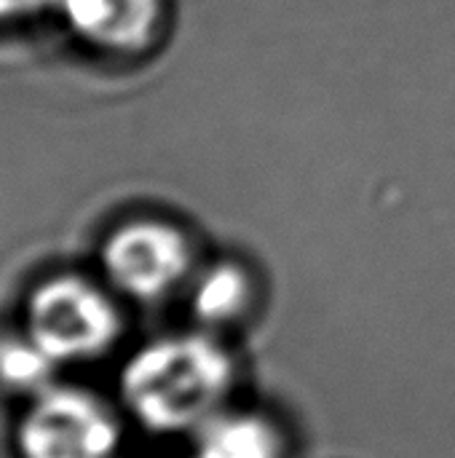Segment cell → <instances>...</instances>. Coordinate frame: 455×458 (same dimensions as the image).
Listing matches in <instances>:
<instances>
[{"mask_svg": "<svg viewBox=\"0 0 455 458\" xmlns=\"http://www.w3.org/2000/svg\"><path fill=\"white\" fill-rule=\"evenodd\" d=\"M48 5H56V0H0V21L35 16Z\"/></svg>", "mask_w": 455, "mask_h": 458, "instance_id": "obj_9", "label": "cell"}, {"mask_svg": "<svg viewBox=\"0 0 455 458\" xmlns=\"http://www.w3.org/2000/svg\"><path fill=\"white\" fill-rule=\"evenodd\" d=\"M110 282L139 301L172 293L190 271L188 239L161 220H134L115 228L102 247Z\"/></svg>", "mask_w": 455, "mask_h": 458, "instance_id": "obj_4", "label": "cell"}, {"mask_svg": "<svg viewBox=\"0 0 455 458\" xmlns=\"http://www.w3.org/2000/svg\"><path fill=\"white\" fill-rule=\"evenodd\" d=\"M16 443L21 458H110L118 427L91 394L46 389L24 411Z\"/></svg>", "mask_w": 455, "mask_h": 458, "instance_id": "obj_3", "label": "cell"}, {"mask_svg": "<svg viewBox=\"0 0 455 458\" xmlns=\"http://www.w3.org/2000/svg\"><path fill=\"white\" fill-rule=\"evenodd\" d=\"M196 458H279V440L257 416H212L198 427Z\"/></svg>", "mask_w": 455, "mask_h": 458, "instance_id": "obj_6", "label": "cell"}, {"mask_svg": "<svg viewBox=\"0 0 455 458\" xmlns=\"http://www.w3.org/2000/svg\"><path fill=\"white\" fill-rule=\"evenodd\" d=\"M249 301V279L233 263L209 266L193 287V311L206 325H223L241 314Z\"/></svg>", "mask_w": 455, "mask_h": 458, "instance_id": "obj_7", "label": "cell"}, {"mask_svg": "<svg viewBox=\"0 0 455 458\" xmlns=\"http://www.w3.org/2000/svg\"><path fill=\"white\" fill-rule=\"evenodd\" d=\"M118 333V314L99 287L80 276L43 282L27 303V335L56 362L102 354Z\"/></svg>", "mask_w": 455, "mask_h": 458, "instance_id": "obj_2", "label": "cell"}, {"mask_svg": "<svg viewBox=\"0 0 455 458\" xmlns=\"http://www.w3.org/2000/svg\"><path fill=\"white\" fill-rule=\"evenodd\" d=\"M64 24L107 54H137L158 32L161 0H56Z\"/></svg>", "mask_w": 455, "mask_h": 458, "instance_id": "obj_5", "label": "cell"}, {"mask_svg": "<svg viewBox=\"0 0 455 458\" xmlns=\"http://www.w3.org/2000/svg\"><path fill=\"white\" fill-rule=\"evenodd\" d=\"M231 386L228 354L204 335L158 338L121 376L126 408L153 432L204 427Z\"/></svg>", "mask_w": 455, "mask_h": 458, "instance_id": "obj_1", "label": "cell"}, {"mask_svg": "<svg viewBox=\"0 0 455 458\" xmlns=\"http://www.w3.org/2000/svg\"><path fill=\"white\" fill-rule=\"evenodd\" d=\"M56 365L27 333L0 341V384L13 392H46Z\"/></svg>", "mask_w": 455, "mask_h": 458, "instance_id": "obj_8", "label": "cell"}]
</instances>
